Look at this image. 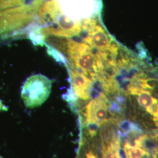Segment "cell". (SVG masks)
Instances as JSON below:
<instances>
[{
    "label": "cell",
    "mask_w": 158,
    "mask_h": 158,
    "mask_svg": "<svg viewBox=\"0 0 158 158\" xmlns=\"http://www.w3.org/2000/svg\"><path fill=\"white\" fill-rule=\"evenodd\" d=\"M52 81L45 76L36 74L29 76L23 83L21 90V98L28 108L40 107L50 95Z\"/></svg>",
    "instance_id": "cell-1"
},
{
    "label": "cell",
    "mask_w": 158,
    "mask_h": 158,
    "mask_svg": "<svg viewBox=\"0 0 158 158\" xmlns=\"http://www.w3.org/2000/svg\"><path fill=\"white\" fill-rule=\"evenodd\" d=\"M109 106L107 98L102 93L89 102L85 108L83 115L85 124L91 135H94L97 128L106 121Z\"/></svg>",
    "instance_id": "cell-2"
},
{
    "label": "cell",
    "mask_w": 158,
    "mask_h": 158,
    "mask_svg": "<svg viewBox=\"0 0 158 158\" xmlns=\"http://www.w3.org/2000/svg\"><path fill=\"white\" fill-rule=\"evenodd\" d=\"M65 65L69 70L71 83V92L68 95L69 102L74 103L79 99L85 101L90 99L94 81L77 69L69 64Z\"/></svg>",
    "instance_id": "cell-3"
},
{
    "label": "cell",
    "mask_w": 158,
    "mask_h": 158,
    "mask_svg": "<svg viewBox=\"0 0 158 158\" xmlns=\"http://www.w3.org/2000/svg\"><path fill=\"white\" fill-rule=\"evenodd\" d=\"M102 158H121L117 139L105 142L102 145Z\"/></svg>",
    "instance_id": "cell-4"
},
{
    "label": "cell",
    "mask_w": 158,
    "mask_h": 158,
    "mask_svg": "<svg viewBox=\"0 0 158 158\" xmlns=\"http://www.w3.org/2000/svg\"><path fill=\"white\" fill-rule=\"evenodd\" d=\"M124 150L126 158H142L146 153L145 150L141 145L131 146L127 143Z\"/></svg>",
    "instance_id": "cell-5"
},
{
    "label": "cell",
    "mask_w": 158,
    "mask_h": 158,
    "mask_svg": "<svg viewBox=\"0 0 158 158\" xmlns=\"http://www.w3.org/2000/svg\"><path fill=\"white\" fill-rule=\"evenodd\" d=\"M138 95V102L139 104L143 107H148L153 103L158 102V100L152 97L150 93L147 91L142 90Z\"/></svg>",
    "instance_id": "cell-6"
},
{
    "label": "cell",
    "mask_w": 158,
    "mask_h": 158,
    "mask_svg": "<svg viewBox=\"0 0 158 158\" xmlns=\"http://www.w3.org/2000/svg\"><path fill=\"white\" fill-rule=\"evenodd\" d=\"M147 110L148 113L154 117V119L156 118L158 115V102L147 107Z\"/></svg>",
    "instance_id": "cell-7"
},
{
    "label": "cell",
    "mask_w": 158,
    "mask_h": 158,
    "mask_svg": "<svg viewBox=\"0 0 158 158\" xmlns=\"http://www.w3.org/2000/svg\"><path fill=\"white\" fill-rule=\"evenodd\" d=\"M8 110V108L6 106L5 104L2 102V101L0 100V111H6Z\"/></svg>",
    "instance_id": "cell-8"
},
{
    "label": "cell",
    "mask_w": 158,
    "mask_h": 158,
    "mask_svg": "<svg viewBox=\"0 0 158 158\" xmlns=\"http://www.w3.org/2000/svg\"><path fill=\"white\" fill-rule=\"evenodd\" d=\"M97 158L96 155L93 152H89L86 155V158Z\"/></svg>",
    "instance_id": "cell-9"
},
{
    "label": "cell",
    "mask_w": 158,
    "mask_h": 158,
    "mask_svg": "<svg viewBox=\"0 0 158 158\" xmlns=\"http://www.w3.org/2000/svg\"><path fill=\"white\" fill-rule=\"evenodd\" d=\"M154 120H155V121H158V123H157V125H158V117H157V118H156L154 119Z\"/></svg>",
    "instance_id": "cell-10"
},
{
    "label": "cell",
    "mask_w": 158,
    "mask_h": 158,
    "mask_svg": "<svg viewBox=\"0 0 158 158\" xmlns=\"http://www.w3.org/2000/svg\"><path fill=\"white\" fill-rule=\"evenodd\" d=\"M0 158H2V156H0Z\"/></svg>",
    "instance_id": "cell-11"
}]
</instances>
